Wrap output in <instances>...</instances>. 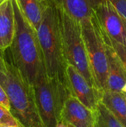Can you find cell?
Instances as JSON below:
<instances>
[{
    "label": "cell",
    "mask_w": 126,
    "mask_h": 127,
    "mask_svg": "<svg viewBox=\"0 0 126 127\" xmlns=\"http://www.w3.org/2000/svg\"><path fill=\"white\" fill-rule=\"evenodd\" d=\"M15 32L9 47L16 67L23 79L34 87L46 73L44 57L37 31L23 13L18 0H13Z\"/></svg>",
    "instance_id": "1"
},
{
    "label": "cell",
    "mask_w": 126,
    "mask_h": 127,
    "mask_svg": "<svg viewBox=\"0 0 126 127\" xmlns=\"http://www.w3.org/2000/svg\"><path fill=\"white\" fill-rule=\"evenodd\" d=\"M5 67L0 84L10 102V112L25 127H47L37 106L33 87L27 84L13 63L10 48L2 50Z\"/></svg>",
    "instance_id": "2"
},
{
    "label": "cell",
    "mask_w": 126,
    "mask_h": 127,
    "mask_svg": "<svg viewBox=\"0 0 126 127\" xmlns=\"http://www.w3.org/2000/svg\"><path fill=\"white\" fill-rule=\"evenodd\" d=\"M47 75L69 89L59 19V7L55 0H48L37 30ZM71 92V91H70Z\"/></svg>",
    "instance_id": "3"
},
{
    "label": "cell",
    "mask_w": 126,
    "mask_h": 127,
    "mask_svg": "<svg viewBox=\"0 0 126 127\" xmlns=\"http://www.w3.org/2000/svg\"><path fill=\"white\" fill-rule=\"evenodd\" d=\"M58 5L62 42L67 63L74 66L88 83L96 89L83 39L81 22L68 15L59 4Z\"/></svg>",
    "instance_id": "4"
},
{
    "label": "cell",
    "mask_w": 126,
    "mask_h": 127,
    "mask_svg": "<svg viewBox=\"0 0 126 127\" xmlns=\"http://www.w3.org/2000/svg\"><path fill=\"white\" fill-rule=\"evenodd\" d=\"M81 25L95 87L103 95L107 89L108 65L101 28L94 13L91 19L81 22Z\"/></svg>",
    "instance_id": "5"
},
{
    "label": "cell",
    "mask_w": 126,
    "mask_h": 127,
    "mask_svg": "<svg viewBox=\"0 0 126 127\" xmlns=\"http://www.w3.org/2000/svg\"><path fill=\"white\" fill-rule=\"evenodd\" d=\"M34 94L42 118L47 127H56L61 119L64 104L70 89L62 83L45 74L33 87Z\"/></svg>",
    "instance_id": "6"
},
{
    "label": "cell",
    "mask_w": 126,
    "mask_h": 127,
    "mask_svg": "<svg viewBox=\"0 0 126 127\" xmlns=\"http://www.w3.org/2000/svg\"><path fill=\"white\" fill-rule=\"evenodd\" d=\"M94 13L102 31L126 46V19L110 0H95Z\"/></svg>",
    "instance_id": "7"
},
{
    "label": "cell",
    "mask_w": 126,
    "mask_h": 127,
    "mask_svg": "<svg viewBox=\"0 0 126 127\" xmlns=\"http://www.w3.org/2000/svg\"><path fill=\"white\" fill-rule=\"evenodd\" d=\"M67 76L71 95L76 97L82 104L94 112L99 102L102 101V95L93 88L71 65L67 66Z\"/></svg>",
    "instance_id": "8"
},
{
    "label": "cell",
    "mask_w": 126,
    "mask_h": 127,
    "mask_svg": "<svg viewBox=\"0 0 126 127\" xmlns=\"http://www.w3.org/2000/svg\"><path fill=\"white\" fill-rule=\"evenodd\" d=\"M61 118L75 127H95L94 112L73 95L65 100Z\"/></svg>",
    "instance_id": "9"
},
{
    "label": "cell",
    "mask_w": 126,
    "mask_h": 127,
    "mask_svg": "<svg viewBox=\"0 0 126 127\" xmlns=\"http://www.w3.org/2000/svg\"><path fill=\"white\" fill-rule=\"evenodd\" d=\"M105 43L108 65L106 91L122 92V89L126 83V68L112 46L105 41Z\"/></svg>",
    "instance_id": "10"
},
{
    "label": "cell",
    "mask_w": 126,
    "mask_h": 127,
    "mask_svg": "<svg viewBox=\"0 0 126 127\" xmlns=\"http://www.w3.org/2000/svg\"><path fill=\"white\" fill-rule=\"evenodd\" d=\"M15 32V17L13 0H6L0 4V49L9 48Z\"/></svg>",
    "instance_id": "11"
},
{
    "label": "cell",
    "mask_w": 126,
    "mask_h": 127,
    "mask_svg": "<svg viewBox=\"0 0 126 127\" xmlns=\"http://www.w3.org/2000/svg\"><path fill=\"white\" fill-rule=\"evenodd\" d=\"M71 16L82 22L94 15L95 0H55Z\"/></svg>",
    "instance_id": "12"
},
{
    "label": "cell",
    "mask_w": 126,
    "mask_h": 127,
    "mask_svg": "<svg viewBox=\"0 0 126 127\" xmlns=\"http://www.w3.org/2000/svg\"><path fill=\"white\" fill-rule=\"evenodd\" d=\"M102 102L122 125L126 127V100L124 94L107 90L103 93Z\"/></svg>",
    "instance_id": "13"
},
{
    "label": "cell",
    "mask_w": 126,
    "mask_h": 127,
    "mask_svg": "<svg viewBox=\"0 0 126 127\" xmlns=\"http://www.w3.org/2000/svg\"><path fill=\"white\" fill-rule=\"evenodd\" d=\"M18 1L23 13L37 31L48 0H18Z\"/></svg>",
    "instance_id": "14"
},
{
    "label": "cell",
    "mask_w": 126,
    "mask_h": 127,
    "mask_svg": "<svg viewBox=\"0 0 126 127\" xmlns=\"http://www.w3.org/2000/svg\"><path fill=\"white\" fill-rule=\"evenodd\" d=\"M94 115V127H124L102 101L99 102Z\"/></svg>",
    "instance_id": "15"
},
{
    "label": "cell",
    "mask_w": 126,
    "mask_h": 127,
    "mask_svg": "<svg viewBox=\"0 0 126 127\" xmlns=\"http://www.w3.org/2000/svg\"><path fill=\"white\" fill-rule=\"evenodd\" d=\"M101 31H102V33L104 40L105 42H107L108 43H109L112 46V48L115 50V51L118 54L120 59L121 60V61H122V63H123V65H124V67H125L126 70V46L123 45V44H120V42H118L116 40H114V39H111V37H109L102 31V28H101Z\"/></svg>",
    "instance_id": "16"
},
{
    "label": "cell",
    "mask_w": 126,
    "mask_h": 127,
    "mask_svg": "<svg viewBox=\"0 0 126 127\" xmlns=\"http://www.w3.org/2000/svg\"><path fill=\"white\" fill-rule=\"evenodd\" d=\"M0 124L7 126H16L24 127L10 112V110L6 109L3 105L0 104Z\"/></svg>",
    "instance_id": "17"
},
{
    "label": "cell",
    "mask_w": 126,
    "mask_h": 127,
    "mask_svg": "<svg viewBox=\"0 0 126 127\" xmlns=\"http://www.w3.org/2000/svg\"><path fill=\"white\" fill-rule=\"evenodd\" d=\"M0 104L3 105L6 109L10 110V102L7 92L0 84Z\"/></svg>",
    "instance_id": "18"
},
{
    "label": "cell",
    "mask_w": 126,
    "mask_h": 127,
    "mask_svg": "<svg viewBox=\"0 0 126 127\" xmlns=\"http://www.w3.org/2000/svg\"><path fill=\"white\" fill-rule=\"evenodd\" d=\"M117 10L126 19V0H110Z\"/></svg>",
    "instance_id": "19"
},
{
    "label": "cell",
    "mask_w": 126,
    "mask_h": 127,
    "mask_svg": "<svg viewBox=\"0 0 126 127\" xmlns=\"http://www.w3.org/2000/svg\"><path fill=\"white\" fill-rule=\"evenodd\" d=\"M5 67V63H4V59L3 57V53L2 50L0 49V71H3Z\"/></svg>",
    "instance_id": "20"
},
{
    "label": "cell",
    "mask_w": 126,
    "mask_h": 127,
    "mask_svg": "<svg viewBox=\"0 0 126 127\" xmlns=\"http://www.w3.org/2000/svg\"><path fill=\"white\" fill-rule=\"evenodd\" d=\"M56 127H68V122L61 118Z\"/></svg>",
    "instance_id": "21"
},
{
    "label": "cell",
    "mask_w": 126,
    "mask_h": 127,
    "mask_svg": "<svg viewBox=\"0 0 126 127\" xmlns=\"http://www.w3.org/2000/svg\"><path fill=\"white\" fill-rule=\"evenodd\" d=\"M122 92H123V94H126V84L124 85V86H123V89H122Z\"/></svg>",
    "instance_id": "22"
},
{
    "label": "cell",
    "mask_w": 126,
    "mask_h": 127,
    "mask_svg": "<svg viewBox=\"0 0 126 127\" xmlns=\"http://www.w3.org/2000/svg\"><path fill=\"white\" fill-rule=\"evenodd\" d=\"M0 127H16V126H7V125H1Z\"/></svg>",
    "instance_id": "23"
},
{
    "label": "cell",
    "mask_w": 126,
    "mask_h": 127,
    "mask_svg": "<svg viewBox=\"0 0 126 127\" xmlns=\"http://www.w3.org/2000/svg\"><path fill=\"white\" fill-rule=\"evenodd\" d=\"M68 127H74L72 124H69V123H68Z\"/></svg>",
    "instance_id": "24"
},
{
    "label": "cell",
    "mask_w": 126,
    "mask_h": 127,
    "mask_svg": "<svg viewBox=\"0 0 126 127\" xmlns=\"http://www.w3.org/2000/svg\"><path fill=\"white\" fill-rule=\"evenodd\" d=\"M6 0H0V4H1L4 1H5Z\"/></svg>",
    "instance_id": "25"
},
{
    "label": "cell",
    "mask_w": 126,
    "mask_h": 127,
    "mask_svg": "<svg viewBox=\"0 0 126 127\" xmlns=\"http://www.w3.org/2000/svg\"><path fill=\"white\" fill-rule=\"evenodd\" d=\"M124 95H125V97H126V94H124Z\"/></svg>",
    "instance_id": "26"
}]
</instances>
